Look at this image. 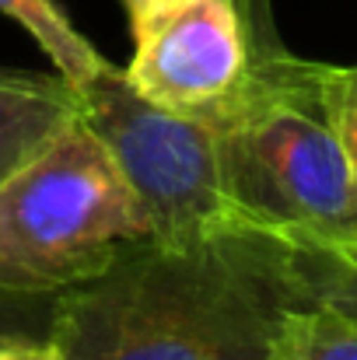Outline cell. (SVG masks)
<instances>
[{
  "label": "cell",
  "instance_id": "cell-11",
  "mask_svg": "<svg viewBox=\"0 0 357 360\" xmlns=\"http://www.w3.org/2000/svg\"><path fill=\"white\" fill-rule=\"evenodd\" d=\"M333 102H337V120H340L347 154L357 172V63L333 67Z\"/></svg>",
  "mask_w": 357,
  "mask_h": 360
},
{
  "label": "cell",
  "instance_id": "cell-2",
  "mask_svg": "<svg viewBox=\"0 0 357 360\" xmlns=\"http://www.w3.org/2000/svg\"><path fill=\"white\" fill-rule=\"evenodd\" d=\"M249 67L232 98L200 116L225 189L252 231L308 255H357V172L347 154L333 63L294 56L270 0H245Z\"/></svg>",
  "mask_w": 357,
  "mask_h": 360
},
{
  "label": "cell",
  "instance_id": "cell-4",
  "mask_svg": "<svg viewBox=\"0 0 357 360\" xmlns=\"http://www.w3.org/2000/svg\"><path fill=\"white\" fill-rule=\"evenodd\" d=\"M74 91L77 116L116 161L154 241L189 245L249 228L225 189L207 120L147 102L116 63H106Z\"/></svg>",
  "mask_w": 357,
  "mask_h": 360
},
{
  "label": "cell",
  "instance_id": "cell-13",
  "mask_svg": "<svg viewBox=\"0 0 357 360\" xmlns=\"http://www.w3.org/2000/svg\"><path fill=\"white\" fill-rule=\"evenodd\" d=\"M123 4H126V11H133V7H137L140 0H123Z\"/></svg>",
  "mask_w": 357,
  "mask_h": 360
},
{
  "label": "cell",
  "instance_id": "cell-1",
  "mask_svg": "<svg viewBox=\"0 0 357 360\" xmlns=\"http://www.w3.org/2000/svg\"><path fill=\"white\" fill-rule=\"evenodd\" d=\"M315 301L287 241L238 228L189 245L130 241L60 290V360H270L287 311Z\"/></svg>",
  "mask_w": 357,
  "mask_h": 360
},
{
  "label": "cell",
  "instance_id": "cell-3",
  "mask_svg": "<svg viewBox=\"0 0 357 360\" xmlns=\"http://www.w3.org/2000/svg\"><path fill=\"white\" fill-rule=\"evenodd\" d=\"M151 224L81 116L0 182V287L60 294L99 276Z\"/></svg>",
  "mask_w": 357,
  "mask_h": 360
},
{
  "label": "cell",
  "instance_id": "cell-6",
  "mask_svg": "<svg viewBox=\"0 0 357 360\" xmlns=\"http://www.w3.org/2000/svg\"><path fill=\"white\" fill-rule=\"evenodd\" d=\"M77 120V91L56 74L0 70V182Z\"/></svg>",
  "mask_w": 357,
  "mask_h": 360
},
{
  "label": "cell",
  "instance_id": "cell-9",
  "mask_svg": "<svg viewBox=\"0 0 357 360\" xmlns=\"http://www.w3.org/2000/svg\"><path fill=\"white\" fill-rule=\"evenodd\" d=\"M60 294L4 290L0 287V347L7 343H53Z\"/></svg>",
  "mask_w": 357,
  "mask_h": 360
},
{
  "label": "cell",
  "instance_id": "cell-5",
  "mask_svg": "<svg viewBox=\"0 0 357 360\" xmlns=\"http://www.w3.org/2000/svg\"><path fill=\"white\" fill-rule=\"evenodd\" d=\"M130 28L133 56L123 74L137 95L168 112L207 116L245 77V0H140Z\"/></svg>",
  "mask_w": 357,
  "mask_h": 360
},
{
  "label": "cell",
  "instance_id": "cell-12",
  "mask_svg": "<svg viewBox=\"0 0 357 360\" xmlns=\"http://www.w3.org/2000/svg\"><path fill=\"white\" fill-rule=\"evenodd\" d=\"M0 360H60L53 343H7L0 347Z\"/></svg>",
  "mask_w": 357,
  "mask_h": 360
},
{
  "label": "cell",
  "instance_id": "cell-8",
  "mask_svg": "<svg viewBox=\"0 0 357 360\" xmlns=\"http://www.w3.org/2000/svg\"><path fill=\"white\" fill-rule=\"evenodd\" d=\"M270 360H357V322L326 301H308L280 322Z\"/></svg>",
  "mask_w": 357,
  "mask_h": 360
},
{
  "label": "cell",
  "instance_id": "cell-10",
  "mask_svg": "<svg viewBox=\"0 0 357 360\" xmlns=\"http://www.w3.org/2000/svg\"><path fill=\"white\" fill-rule=\"evenodd\" d=\"M305 259V273H308V287L315 301H326L333 308H340L344 315H351L357 322V255H308Z\"/></svg>",
  "mask_w": 357,
  "mask_h": 360
},
{
  "label": "cell",
  "instance_id": "cell-7",
  "mask_svg": "<svg viewBox=\"0 0 357 360\" xmlns=\"http://www.w3.org/2000/svg\"><path fill=\"white\" fill-rule=\"evenodd\" d=\"M0 14L18 21L39 49L49 56L56 74L70 84L81 88L88 77H95L109 60L70 25V18L60 11L56 0H0Z\"/></svg>",
  "mask_w": 357,
  "mask_h": 360
}]
</instances>
